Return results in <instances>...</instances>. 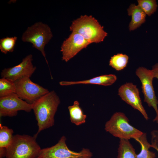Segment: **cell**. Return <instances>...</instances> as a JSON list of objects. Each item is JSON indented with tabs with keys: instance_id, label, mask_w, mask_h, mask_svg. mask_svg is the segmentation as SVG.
<instances>
[{
	"instance_id": "cell-1",
	"label": "cell",
	"mask_w": 158,
	"mask_h": 158,
	"mask_svg": "<svg viewBox=\"0 0 158 158\" xmlns=\"http://www.w3.org/2000/svg\"><path fill=\"white\" fill-rule=\"evenodd\" d=\"M60 103L59 97L53 90L40 97L32 104V110L38 126L37 131L34 136L35 138H37L41 131L53 126L54 117Z\"/></svg>"
},
{
	"instance_id": "cell-2",
	"label": "cell",
	"mask_w": 158,
	"mask_h": 158,
	"mask_svg": "<svg viewBox=\"0 0 158 158\" xmlns=\"http://www.w3.org/2000/svg\"><path fill=\"white\" fill-rule=\"evenodd\" d=\"M70 29L81 35L90 44L102 42L107 35L103 27L91 15H82L74 20Z\"/></svg>"
},
{
	"instance_id": "cell-3",
	"label": "cell",
	"mask_w": 158,
	"mask_h": 158,
	"mask_svg": "<svg viewBox=\"0 0 158 158\" xmlns=\"http://www.w3.org/2000/svg\"><path fill=\"white\" fill-rule=\"evenodd\" d=\"M36 138L27 135H14L7 149L6 158H37L41 149Z\"/></svg>"
},
{
	"instance_id": "cell-4",
	"label": "cell",
	"mask_w": 158,
	"mask_h": 158,
	"mask_svg": "<svg viewBox=\"0 0 158 158\" xmlns=\"http://www.w3.org/2000/svg\"><path fill=\"white\" fill-rule=\"evenodd\" d=\"M106 131L113 136L120 139L129 140L133 138L135 140L139 138L143 133L131 125L124 114L116 112L105 125Z\"/></svg>"
},
{
	"instance_id": "cell-5",
	"label": "cell",
	"mask_w": 158,
	"mask_h": 158,
	"mask_svg": "<svg viewBox=\"0 0 158 158\" xmlns=\"http://www.w3.org/2000/svg\"><path fill=\"white\" fill-rule=\"evenodd\" d=\"M52 37L53 34L49 26L40 22L28 27L23 33L21 39L24 42L32 43L33 47L40 51L48 64L44 48Z\"/></svg>"
},
{
	"instance_id": "cell-6",
	"label": "cell",
	"mask_w": 158,
	"mask_h": 158,
	"mask_svg": "<svg viewBox=\"0 0 158 158\" xmlns=\"http://www.w3.org/2000/svg\"><path fill=\"white\" fill-rule=\"evenodd\" d=\"M66 140L63 136L55 145L41 149L37 158H92L93 154L89 149L84 148L79 152L72 151L68 148Z\"/></svg>"
},
{
	"instance_id": "cell-7",
	"label": "cell",
	"mask_w": 158,
	"mask_h": 158,
	"mask_svg": "<svg viewBox=\"0 0 158 158\" xmlns=\"http://www.w3.org/2000/svg\"><path fill=\"white\" fill-rule=\"evenodd\" d=\"M16 93L21 99L32 104L40 97L49 92L48 90L24 77L15 82Z\"/></svg>"
},
{
	"instance_id": "cell-8",
	"label": "cell",
	"mask_w": 158,
	"mask_h": 158,
	"mask_svg": "<svg viewBox=\"0 0 158 158\" xmlns=\"http://www.w3.org/2000/svg\"><path fill=\"white\" fill-rule=\"evenodd\" d=\"M135 74L141 83L142 91L144 96V101L149 107H152L154 110L156 116L154 118L156 119L158 118V100L153 85L154 77L152 71L151 70L140 67L136 69Z\"/></svg>"
},
{
	"instance_id": "cell-9",
	"label": "cell",
	"mask_w": 158,
	"mask_h": 158,
	"mask_svg": "<svg viewBox=\"0 0 158 158\" xmlns=\"http://www.w3.org/2000/svg\"><path fill=\"white\" fill-rule=\"evenodd\" d=\"M32 109V104L20 99L16 93L0 97V117H13L19 111L29 112Z\"/></svg>"
},
{
	"instance_id": "cell-10",
	"label": "cell",
	"mask_w": 158,
	"mask_h": 158,
	"mask_svg": "<svg viewBox=\"0 0 158 158\" xmlns=\"http://www.w3.org/2000/svg\"><path fill=\"white\" fill-rule=\"evenodd\" d=\"M32 54L27 56L19 64L3 69L1 73V78H6L14 82L24 77L30 78L36 69L32 64Z\"/></svg>"
},
{
	"instance_id": "cell-11",
	"label": "cell",
	"mask_w": 158,
	"mask_h": 158,
	"mask_svg": "<svg viewBox=\"0 0 158 158\" xmlns=\"http://www.w3.org/2000/svg\"><path fill=\"white\" fill-rule=\"evenodd\" d=\"M118 95L121 99L134 109L138 111L146 120L149 118L142 106L137 86L131 83H127L119 88Z\"/></svg>"
},
{
	"instance_id": "cell-12",
	"label": "cell",
	"mask_w": 158,
	"mask_h": 158,
	"mask_svg": "<svg viewBox=\"0 0 158 158\" xmlns=\"http://www.w3.org/2000/svg\"><path fill=\"white\" fill-rule=\"evenodd\" d=\"M90 44L81 35L72 32L61 45V51L62 55V60L68 62Z\"/></svg>"
},
{
	"instance_id": "cell-13",
	"label": "cell",
	"mask_w": 158,
	"mask_h": 158,
	"mask_svg": "<svg viewBox=\"0 0 158 158\" xmlns=\"http://www.w3.org/2000/svg\"><path fill=\"white\" fill-rule=\"evenodd\" d=\"M116 76L113 74L104 75L84 80L77 81H62L59 84L66 86L78 84H94L104 86H109L114 83L117 80Z\"/></svg>"
},
{
	"instance_id": "cell-14",
	"label": "cell",
	"mask_w": 158,
	"mask_h": 158,
	"mask_svg": "<svg viewBox=\"0 0 158 158\" xmlns=\"http://www.w3.org/2000/svg\"><path fill=\"white\" fill-rule=\"evenodd\" d=\"M127 11L128 15L131 16L129 25L130 31L136 29L145 22L146 15L138 5L131 4Z\"/></svg>"
},
{
	"instance_id": "cell-15",
	"label": "cell",
	"mask_w": 158,
	"mask_h": 158,
	"mask_svg": "<svg viewBox=\"0 0 158 158\" xmlns=\"http://www.w3.org/2000/svg\"><path fill=\"white\" fill-rule=\"evenodd\" d=\"M68 108L71 123L76 126L85 123L87 116L84 114L78 101H75L73 104L68 106Z\"/></svg>"
},
{
	"instance_id": "cell-16",
	"label": "cell",
	"mask_w": 158,
	"mask_h": 158,
	"mask_svg": "<svg viewBox=\"0 0 158 158\" xmlns=\"http://www.w3.org/2000/svg\"><path fill=\"white\" fill-rule=\"evenodd\" d=\"M136 155L129 140L120 139L117 158H136Z\"/></svg>"
},
{
	"instance_id": "cell-17",
	"label": "cell",
	"mask_w": 158,
	"mask_h": 158,
	"mask_svg": "<svg viewBox=\"0 0 158 158\" xmlns=\"http://www.w3.org/2000/svg\"><path fill=\"white\" fill-rule=\"evenodd\" d=\"M140 145L141 150L140 152L137 154L136 158H155V153L149 150L151 144L148 142L145 133H143L142 135L136 140Z\"/></svg>"
},
{
	"instance_id": "cell-18",
	"label": "cell",
	"mask_w": 158,
	"mask_h": 158,
	"mask_svg": "<svg viewBox=\"0 0 158 158\" xmlns=\"http://www.w3.org/2000/svg\"><path fill=\"white\" fill-rule=\"evenodd\" d=\"M13 130L0 124V148L7 149L12 141Z\"/></svg>"
},
{
	"instance_id": "cell-19",
	"label": "cell",
	"mask_w": 158,
	"mask_h": 158,
	"mask_svg": "<svg viewBox=\"0 0 158 158\" xmlns=\"http://www.w3.org/2000/svg\"><path fill=\"white\" fill-rule=\"evenodd\" d=\"M128 59L127 55L118 53L111 57L109 65L117 71H121L126 66Z\"/></svg>"
},
{
	"instance_id": "cell-20",
	"label": "cell",
	"mask_w": 158,
	"mask_h": 158,
	"mask_svg": "<svg viewBox=\"0 0 158 158\" xmlns=\"http://www.w3.org/2000/svg\"><path fill=\"white\" fill-rule=\"evenodd\" d=\"M16 87L14 82L6 78L0 79V97L16 93Z\"/></svg>"
},
{
	"instance_id": "cell-21",
	"label": "cell",
	"mask_w": 158,
	"mask_h": 158,
	"mask_svg": "<svg viewBox=\"0 0 158 158\" xmlns=\"http://www.w3.org/2000/svg\"><path fill=\"white\" fill-rule=\"evenodd\" d=\"M17 37H6L0 40V49L3 53L6 54L14 51Z\"/></svg>"
},
{
	"instance_id": "cell-22",
	"label": "cell",
	"mask_w": 158,
	"mask_h": 158,
	"mask_svg": "<svg viewBox=\"0 0 158 158\" xmlns=\"http://www.w3.org/2000/svg\"><path fill=\"white\" fill-rule=\"evenodd\" d=\"M138 5L146 15L150 16L156 11L157 5L155 0H138Z\"/></svg>"
},
{
	"instance_id": "cell-23",
	"label": "cell",
	"mask_w": 158,
	"mask_h": 158,
	"mask_svg": "<svg viewBox=\"0 0 158 158\" xmlns=\"http://www.w3.org/2000/svg\"><path fill=\"white\" fill-rule=\"evenodd\" d=\"M151 147L155 149L158 152V130L152 131L151 133Z\"/></svg>"
},
{
	"instance_id": "cell-24",
	"label": "cell",
	"mask_w": 158,
	"mask_h": 158,
	"mask_svg": "<svg viewBox=\"0 0 158 158\" xmlns=\"http://www.w3.org/2000/svg\"><path fill=\"white\" fill-rule=\"evenodd\" d=\"M151 70L154 78H157L158 80V63L153 66Z\"/></svg>"
},
{
	"instance_id": "cell-25",
	"label": "cell",
	"mask_w": 158,
	"mask_h": 158,
	"mask_svg": "<svg viewBox=\"0 0 158 158\" xmlns=\"http://www.w3.org/2000/svg\"><path fill=\"white\" fill-rule=\"evenodd\" d=\"M153 121L156 122L158 124V118L156 119H154L153 120Z\"/></svg>"
}]
</instances>
